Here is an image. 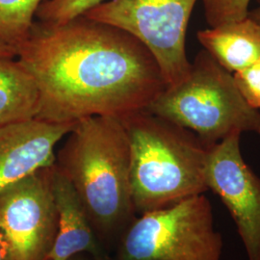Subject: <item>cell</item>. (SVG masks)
Instances as JSON below:
<instances>
[{"label": "cell", "instance_id": "obj_1", "mask_svg": "<svg viewBox=\"0 0 260 260\" xmlns=\"http://www.w3.org/2000/svg\"><path fill=\"white\" fill-rule=\"evenodd\" d=\"M17 57L39 86L36 119L47 122L122 118L146 110L167 88L138 39L83 15L61 24L35 21Z\"/></svg>", "mask_w": 260, "mask_h": 260}, {"label": "cell", "instance_id": "obj_2", "mask_svg": "<svg viewBox=\"0 0 260 260\" xmlns=\"http://www.w3.org/2000/svg\"><path fill=\"white\" fill-rule=\"evenodd\" d=\"M103 249L111 254L137 217L130 194V146L120 118L94 116L75 123L55 154Z\"/></svg>", "mask_w": 260, "mask_h": 260}, {"label": "cell", "instance_id": "obj_3", "mask_svg": "<svg viewBox=\"0 0 260 260\" xmlns=\"http://www.w3.org/2000/svg\"><path fill=\"white\" fill-rule=\"evenodd\" d=\"M130 146V194L137 216L203 195L209 149L194 132L143 110L120 118Z\"/></svg>", "mask_w": 260, "mask_h": 260}, {"label": "cell", "instance_id": "obj_4", "mask_svg": "<svg viewBox=\"0 0 260 260\" xmlns=\"http://www.w3.org/2000/svg\"><path fill=\"white\" fill-rule=\"evenodd\" d=\"M146 111L191 130L209 148L233 134L260 135V112L243 98L233 74L205 49L185 79L167 87Z\"/></svg>", "mask_w": 260, "mask_h": 260}, {"label": "cell", "instance_id": "obj_5", "mask_svg": "<svg viewBox=\"0 0 260 260\" xmlns=\"http://www.w3.org/2000/svg\"><path fill=\"white\" fill-rule=\"evenodd\" d=\"M223 249L212 206L203 194L137 216L111 260H222Z\"/></svg>", "mask_w": 260, "mask_h": 260}, {"label": "cell", "instance_id": "obj_6", "mask_svg": "<svg viewBox=\"0 0 260 260\" xmlns=\"http://www.w3.org/2000/svg\"><path fill=\"white\" fill-rule=\"evenodd\" d=\"M197 0H110L83 16L131 34L155 58L167 84L173 87L189 75L186 31Z\"/></svg>", "mask_w": 260, "mask_h": 260}, {"label": "cell", "instance_id": "obj_7", "mask_svg": "<svg viewBox=\"0 0 260 260\" xmlns=\"http://www.w3.org/2000/svg\"><path fill=\"white\" fill-rule=\"evenodd\" d=\"M53 165L0 193V233L13 260H47L58 231Z\"/></svg>", "mask_w": 260, "mask_h": 260}, {"label": "cell", "instance_id": "obj_8", "mask_svg": "<svg viewBox=\"0 0 260 260\" xmlns=\"http://www.w3.org/2000/svg\"><path fill=\"white\" fill-rule=\"evenodd\" d=\"M241 134H233L209 149L208 190L231 214L249 260H260V177L242 156Z\"/></svg>", "mask_w": 260, "mask_h": 260}, {"label": "cell", "instance_id": "obj_9", "mask_svg": "<svg viewBox=\"0 0 260 260\" xmlns=\"http://www.w3.org/2000/svg\"><path fill=\"white\" fill-rule=\"evenodd\" d=\"M75 123H52L34 119L1 126L0 193L39 170L53 165L57 144Z\"/></svg>", "mask_w": 260, "mask_h": 260}, {"label": "cell", "instance_id": "obj_10", "mask_svg": "<svg viewBox=\"0 0 260 260\" xmlns=\"http://www.w3.org/2000/svg\"><path fill=\"white\" fill-rule=\"evenodd\" d=\"M53 191L58 212V231L47 260H69L80 253L91 254L99 260H111L99 241L74 186L55 163Z\"/></svg>", "mask_w": 260, "mask_h": 260}, {"label": "cell", "instance_id": "obj_11", "mask_svg": "<svg viewBox=\"0 0 260 260\" xmlns=\"http://www.w3.org/2000/svg\"><path fill=\"white\" fill-rule=\"evenodd\" d=\"M197 38L205 50L232 74L260 59V24L249 17L201 30Z\"/></svg>", "mask_w": 260, "mask_h": 260}, {"label": "cell", "instance_id": "obj_12", "mask_svg": "<svg viewBox=\"0 0 260 260\" xmlns=\"http://www.w3.org/2000/svg\"><path fill=\"white\" fill-rule=\"evenodd\" d=\"M15 58L0 56V127L34 120L40 110L37 81Z\"/></svg>", "mask_w": 260, "mask_h": 260}, {"label": "cell", "instance_id": "obj_13", "mask_svg": "<svg viewBox=\"0 0 260 260\" xmlns=\"http://www.w3.org/2000/svg\"><path fill=\"white\" fill-rule=\"evenodd\" d=\"M43 1L0 0V43L17 51V47L29 36Z\"/></svg>", "mask_w": 260, "mask_h": 260}, {"label": "cell", "instance_id": "obj_14", "mask_svg": "<svg viewBox=\"0 0 260 260\" xmlns=\"http://www.w3.org/2000/svg\"><path fill=\"white\" fill-rule=\"evenodd\" d=\"M103 0H44L38 8L40 21L61 24L84 15Z\"/></svg>", "mask_w": 260, "mask_h": 260}, {"label": "cell", "instance_id": "obj_15", "mask_svg": "<svg viewBox=\"0 0 260 260\" xmlns=\"http://www.w3.org/2000/svg\"><path fill=\"white\" fill-rule=\"evenodd\" d=\"M209 27H216L248 17L251 0H203Z\"/></svg>", "mask_w": 260, "mask_h": 260}, {"label": "cell", "instance_id": "obj_16", "mask_svg": "<svg viewBox=\"0 0 260 260\" xmlns=\"http://www.w3.org/2000/svg\"><path fill=\"white\" fill-rule=\"evenodd\" d=\"M233 75L243 98L252 108L260 112V59Z\"/></svg>", "mask_w": 260, "mask_h": 260}, {"label": "cell", "instance_id": "obj_17", "mask_svg": "<svg viewBox=\"0 0 260 260\" xmlns=\"http://www.w3.org/2000/svg\"><path fill=\"white\" fill-rule=\"evenodd\" d=\"M0 260H13L10 254L9 249L0 233Z\"/></svg>", "mask_w": 260, "mask_h": 260}, {"label": "cell", "instance_id": "obj_18", "mask_svg": "<svg viewBox=\"0 0 260 260\" xmlns=\"http://www.w3.org/2000/svg\"><path fill=\"white\" fill-rule=\"evenodd\" d=\"M0 56H11V57H17V51L15 48L6 46L4 44L0 43Z\"/></svg>", "mask_w": 260, "mask_h": 260}, {"label": "cell", "instance_id": "obj_19", "mask_svg": "<svg viewBox=\"0 0 260 260\" xmlns=\"http://www.w3.org/2000/svg\"><path fill=\"white\" fill-rule=\"evenodd\" d=\"M256 2H257L256 7L252 10H249L248 17L260 24V0H256Z\"/></svg>", "mask_w": 260, "mask_h": 260}, {"label": "cell", "instance_id": "obj_20", "mask_svg": "<svg viewBox=\"0 0 260 260\" xmlns=\"http://www.w3.org/2000/svg\"><path fill=\"white\" fill-rule=\"evenodd\" d=\"M69 260H99L96 259L95 257L92 256L91 254H88V253H80V254H77L75 255L74 257L70 258Z\"/></svg>", "mask_w": 260, "mask_h": 260}]
</instances>
